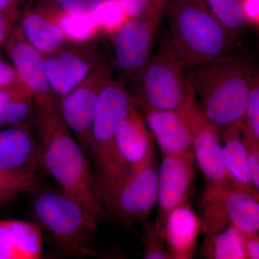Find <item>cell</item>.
Listing matches in <instances>:
<instances>
[{"mask_svg": "<svg viewBox=\"0 0 259 259\" xmlns=\"http://www.w3.org/2000/svg\"><path fill=\"white\" fill-rule=\"evenodd\" d=\"M42 169L59 189L76 199L90 222L106 217L99 195L95 173L86 153L61 117L59 106L35 107L33 119Z\"/></svg>", "mask_w": 259, "mask_h": 259, "instance_id": "cell-1", "label": "cell"}, {"mask_svg": "<svg viewBox=\"0 0 259 259\" xmlns=\"http://www.w3.org/2000/svg\"><path fill=\"white\" fill-rule=\"evenodd\" d=\"M256 71L241 58L227 54L188 69L199 108L221 139L231 129L243 125Z\"/></svg>", "mask_w": 259, "mask_h": 259, "instance_id": "cell-2", "label": "cell"}, {"mask_svg": "<svg viewBox=\"0 0 259 259\" xmlns=\"http://www.w3.org/2000/svg\"><path fill=\"white\" fill-rule=\"evenodd\" d=\"M31 194L34 222L49 233L66 256L72 259L99 257L94 242L97 226L90 222L76 199L59 188L39 187Z\"/></svg>", "mask_w": 259, "mask_h": 259, "instance_id": "cell-3", "label": "cell"}, {"mask_svg": "<svg viewBox=\"0 0 259 259\" xmlns=\"http://www.w3.org/2000/svg\"><path fill=\"white\" fill-rule=\"evenodd\" d=\"M136 105L132 94L122 80L109 81L97 98L92 131L91 158L102 204L123 180L115 153V131L120 120Z\"/></svg>", "mask_w": 259, "mask_h": 259, "instance_id": "cell-4", "label": "cell"}, {"mask_svg": "<svg viewBox=\"0 0 259 259\" xmlns=\"http://www.w3.org/2000/svg\"><path fill=\"white\" fill-rule=\"evenodd\" d=\"M166 10L170 40L188 69L226 54L233 45V35L202 5L176 0Z\"/></svg>", "mask_w": 259, "mask_h": 259, "instance_id": "cell-5", "label": "cell"}, {"mask_svg": "<svg viewBox=\"0 0 259 259\" xmlns=\"http://www.w3.org/2000/svg\"><path fill=\"white\" fill-rule=\"evenodd\" d=\"M132 94L140 110H177L195 100L188 67L171 40L163 42L157 54L134 79Z\"/></svg>", "mask_w": 259, "mask_h": 259, "instance_id": "cell-6", "label": "cell"}, {"mask_svg": "<svg viewBox=\"0 0 259 259\" xmlns=\"http://www.w3.org/2000/svg\"><path fill=\"white\" fill-rule=\"evenodd\" d=\"M202 234L233 226L243 233H259V190L234 182L207 185L200 204Z\"/></svg>", "mask_w": 259, "mask_h": 259, "instance_id": "cell-7", "label": "cell"}, {"mask_svg": "<svg viewBox=\"0 0 259 259\" xmlns=\"http://www.w3.org/2000/svg\"><path fill=\"white\" fill-rule=\"evenodd\" d=\"M158 168L155 153L134 168L104 202L105 214L123 226L147 222L157 203Z\"/></svg>", "mask_w": 259, "mask_h": 259, "instance_id": "cell-8", "label": "cell"}, {"mask_svg": "<svg viewBox=\"0 0 259 259\" xmlns=\"http://www.w3.org/2000/svg\"><path fill=\"white\" fill-rule=\"evenodd\" d=\"M169 0H151L139 18L130 19L112 34V48L116 66L133 79L150 59L151 47L162 15Z\"/></svg>", "mask_w": 259, "mask_h": 259, "instance_id": "cell-9", "label": "cell"}, {"mask_svg": "<svg viewBox=\"0 0 259 259\" xmlns=\"http://www.w3.org/2000/svg\"><path fill=\"white\" fill-rule=\"evenodd\" d=\"M111 64L104 59L79 86L59 100L61 117L88 157L93 153V122L99 95L112 79Z\"/></svg>", "mask_w": 259, "mask_h": 259, "instance_id": "cell-10", "label": "cell"}, {"mask_svg": "<svg viewBox=\"0 0 259 259\" xmlns=\"http://www.w3.org/2000/svg\"><path fill=\"white\" fill-rule=\"evenodd\" d=\"M158 168V214L153 223L158 231L170 213L186 203L193 185L195 159L193 152L161 153Z\"/></svg>", "mask_w": 259, "mask_h": 259, "instance_id": "cell-11", "label": "cell"}, {"mask_svg": "<svg viewBox=\"0 0 259 259\" xmlns=\"http://www.w3.org/2000/svg\"><path fill=\"white\" fill-rule=\"evenodd\" d=\"M63 47L45 57L44 68L52 91L60 100L79 86L105 58L90 42Z\"/></svg>", "mask_w": 259, "mask_h": 259, "instance_id": "cell-12", "label": "cell"}, {"mask_svg": "<svg viewBox=\"0 0 259 259\" xmlns=\"http://www.w3.org/2000/svg\"><path fill=\"white\" fill-rule=\"evenodd\" d=\"M5 46L20 81L32 94L35 107L59 106L46 74L45 57L25 40L20 26L13 28Z\"/></svg>", "mask_w": 259, "mask_h": 259, "instance_id": "cell-13", "label": "cell"}, {"mask_svg": "<svg viewBox=\"0 0 259 259\" xmlns=\"http://www.w3.org/2000/svg\"><path fill=\"white\" fill-rule=\"evenodd\" d=\"M183 109L192 135L195 163L207 181V185L233 182L223 165L222 141L215 129L204 118L197 102L195 100Z\"/></svg>", "mask_w": 259, "mask_h": 259, "instance_id": "cell-14", "label": "cell"}, {"mask_svg": "<svg viewBox=\"0 0 259 259\" xmlns=\"http://www.w3.org/2000/svg\"><path fill=\"white\" fill-rule=\"evenodd\" d=\"M137 105L119 122L115 134L116 156L123 180L155 153L154 141Z\"/></svg>", "mask_w": 259, "mask_h": 259, "instance_id": "cell-15", "label": "cell"}, {"mask_svg": "<svg viewBox=\"0 0 259 259\" xmlns=\"http://www.w3.org/2000/svg\"><path fill=\"white\" fill-rule=\"evenodd\" d=\"M42 168L38 141L30 122L0 129V170L37 173Z\"/></svg>", "mask_w": 259, "mask_h": 259, "instance_id": "cell-16", "label": "cell"}, {"mask_svg": "<svg viewBox=\"0 0 259 259\" xmlns=\"http://www.w3.org/2000/svg\"><path fill=\"white\" fill-rule=\"evenodd\" d=\"M158 232L172 259H194L202 220L186 202L170 213Z\"/></svg>", "mask_w": 259, "mask_h": 259, "instance_id": "cell-17", "label": "cell"}, {"mask_svg": "<svg viewBox=\"0 0 259 259\" xmlns=\"http://www.w3.org/2000/svg\"><path fill=\"white\" fill-rule=\"evenodd\" d=\"M161 153L192 151V139L184 109L141 110Z\"/></svg>", "mask_w": 259, "mask_h": 259, "instance_id": "cell-18", "label": "cell"}, {"mask_svg": "<svg viewBox=\"0 0 259 259\" xmlns=\"http://www.w3.org/2000/svg\"><path fill=\"white\" fill-rule=\"evenodd\" d=\"M0 258L42 259L40 227L23 220L0 221Z\"/></svg>", "mask_w": 259, "mask_h": 259, "instance_id": "cell-19", "label": "cell"}, {"mask_svg": "<svg viewBox=\"0 0 259 259\" xmlns=\"http://www.w3.org/2000/svg\"><path fill=\"white\" fill-rule=\"evenodd\" d=\"M20 28L25 40L44 57L55 54L68 41L56 24L35 11L24 15Z\"/></svg>", "mask_w": 259, "mask_h": 259, "instance_id": "cell-20", "label": "cell"}, {"mask_svg": "<svg viewBox=\"0 0 259 259\" xmlns=\"http://www.w3.org/2000/svg\"><path fill=\"white\" fill-rule=\"evenodd\" d=\"M62 30L68 41L83 44L93 40L100 31L91 15L67 13L41 0L35 10Z\"/></svg>", "mask_w": 259, "mask_h": 259, "instance_id": "cell-21", "label": "cell"}, {"mask_svg": "<svg viewBox=\"0 0 259 259\" xmlns=\"http://www.w3.org/2000/svg\"><path fill=\"white\" fill-rule=\"evenodd\" d=\"M241 127L242 126H238L231 129L221 139L222 161L228 176L234 183L243 187H254L242 140Z\"/></svg>", "mask_w": 259, "mask_h": 259, "instance_id": "cell-22", "label": "cell"}, {"mask_svg": "<svg viewBox=\"0 0 259 259\" xmlns=\"http://www.w3.org/2000/svg\"><path fill=\"white\" fill-rule=\"evenodd\" d=\"M202 259H247L243 235L233 226L207 235L200 245Z\"/></svg>", "mask_w": 259, "mask_h": 259, "instance_id": "cell-23", "label": "cell"}, {"mask_svg": "<svg viewBox=\"0 0 259 259\" xmlns=\"http://www.w3.org/2000/svg\"><path fill=\"white\" fill-rule=\"evenodd\" d=\"M40 187L37 173L29 171L0 170V207L21 194H32Z\"/></svg>", "mask_w": 259, "mask_h": 259, "instance_id": "cell-24", "label": "cell"}, {"mask_svg": "<svg viewBox=\"0 0 259 259\" xmlns=\"http://www.w3.org/2000/svg\"><path fill=\"white\" fill-rule=\"evenodd\" d=\"M211 13L232 35L246 25L241 0H207Z\"/></svg>", "mask_w": 259, "mask_h": 259, "instance_id": "cell-25", "label": "cell"}, {"mask_svg": "<svg viewBox=\"0 0 259 259\" xmlns=\"http://www.w3.org/2000/svg\"><path fill=\"white\" fill-rule=\"evenodd\" d=\"M92 17L99 30L112 35L130 20L119 0H102Z\"/></svg>", "mask_w": 259, "mask_h": 259, "instance_id": "cell-26", "label": "cell"}, {"mask_svg": "<svg viewBox=\"0 0 259 259\" xmlns=\"http://www.w3.org/2000/svg\"><path fill=\"white\" fill-rule=\"evenodd\" d=\"M241 130L259 140V76L255 71L248 94L244 121Z\"/></svg>", "mask_w": 259, "mask_h": 259, "instance_id": "cell-27", "label": "cell"}, {"mask_svg": "<svg viewBox=\"0 0 259 259\" xmlns=\"http://www.w3.org/2000/svg\"><path fill=\"white\" fill-rule=\"evenodd\" d=\"M142 226L141 239L144 245L143 259H172L154 224L147 221Z\"/></svg>", "mask_w": 259, "mask_h": 259, "instance_id": "cell-28", "label": "cell"}, {"mask_svg": "<svg viewBox=\"0 0 259 259\" xmlns=\"http://www.w3.org/2000/svg\"><path fill=\"white\" fill-rule=\"evenodd\" d=\"M48 4L67 13H79L93 16L102 0H44Z\"/></svg>", "mask_w": 259, "mask_h": 259, "instance_id": "cell-29", "label": "cell"}, {"mask_svg": "<svg viewBox=\"0 0 259 259\" xmlns=\"http://www.w3.org/2000/svg\"><path fill=\"white\" fill-rule=\"evenodd\" d=\"M242 140L246 151L252 184L259 190V140L242 131Z\"/></svg>", "mask_w": 259, "mask_h": 259, "instance_id": "cell-30", "label": "cell"}, {"mask_svg": "<svg viewBox=\"0 0 259 259\" xmlns=\"http://www.w3.org/2000/svg\"><path fill=\"white\" fill-rule=\"evenodd\" d=\"M19 0H0V14L12 31L19 17Z\"/></svg>", "mask_w": 259, "mask_h": 259, "instance_id": "cell-31", "label": "cell"}, {"mask_svg": "<svg viewBox=\"0 0 259 259\" xmlns=\"http://www.w3.org/2000/svg\"><path fill=\"white\" fill-rule=\"evenodd\" d=\"M21 82L13 66L0 59V90Z\"/></svg>", "mask_w": 259, "mask_h": 259, "instance_id": "cell-32", "label": "cell"}, {"mask_svg": "<svg viewBox=\"0 0 259 259\" xmlns=\"http://www.w3.org/2000/svg\"><path fill=\"white\" fill-rule=\"evenodd\" d=\"M130 19L139 18L144 14L151 0H119Z\"/></svg>", "mask_w": 259, "mask_h": 259, "instance_id": "cell-33", "label": "cell"}, {"mask_svg": "<svg viewBox=\"0 0 259 259\" xmlns=\"http://www.w3.org/2000/svg\"><path fill=\"white\" fill-rule=\"evenodd\" d=\"M242 8L247 23L254 26L259 24V0H241Z\"/></svg>", "mask_w": 259, "mask_h": 259, "instance_id": "cell-34", "label": "cell"}, {"mask_svg": "<svg viewBox=\"0 0 259 259\" xmlns=\"http://www.w3.org/2000/svg\"><path fill=\"white\" fill-rule=\"evenodd\" d=\"M243 245L247 259H259L258 233H243Z\"/></svg>", "mask_w": 259, "mask_h": 259, "instance_id": "cell-35", "label": "cell"}, {"mask_svg": "<svg viewBox=\"0 0 259 259\" xmlns=\"http://www.w3.org/2000/svg\"><path fill=\"white\" fill-rule=\"evenodd\" d=\"M11 32L7 26L3 16L0 14V47L5 45Z\"/></svg>", "mask_w": 259, "mask_h": 259, "instance_id": "cell-36", "label": "cell"}, {"mask_svg": "<svg viewBox=\"0 0 259 259\" xmlns=\"http://www.w3.org/2000/svg\"><path fill=\"white\" fill-rule=\"evenodd\" d=\"M100 259H125L122 252L118 249H112L110 251L99 255Z\"/></svg>", "mask_w": 259, "mask_h": 259, "instance_id": "cell-37", "label": "cell"}, {"mask_svg": "<svg viewBox=\"0 0 259 259\" xmlns=\"http://www.w3.org/2000/svg\"><path fill=\"white\" fill-rule=\"evenodd\" d=\"M177 1L180 2H193V3H198L201 0H177Z\"/></svg>", "mask_w": 259, "mask_h": 259, "instance_id": "cell-38", "label": "cell"}, {"mask_svg": "<svg viewBox=\"0 0 259 259\" xmlns=\"http://www.w3.org/2000/svg\"><path fill=\"white\" fill-rule=\"evenodd\" d=\"M0 259H5V258H0Z\"/></svg>", "mask_w": 259, "mask_h": 259, "instance_id": "cell-39", "label": "cell"}]
</instances>
